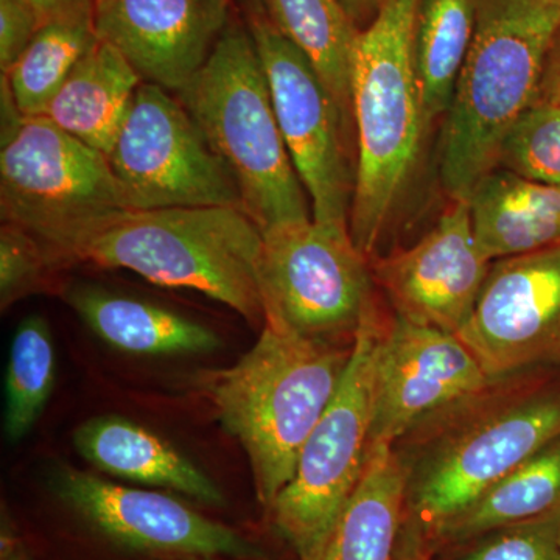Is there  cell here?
Returning a JSON list of instances; mask_svg holds the SVG:
<instances>
[{
	"instance_id": "obj_1",
	"label": "cell",
	"mask_w": 560,
	"mask_h": 560,
	"mask_svg": "<svg viewBox=\"0 0 560 560\" xmlns=\"http://www.w3.org/2000/svg\"><path fill=\"white\" fill-rule=\"evenodd\" d=\"M559 436L560 370L492 378L393 445L405 477V518L429 540L442 523Z\"/></svg>"
},
{
	"instance_id": "obj_2",
	"label": "cell",
	"mask_w": 560,
	"mask_h": 560,
	"mask_svg": "<svg viewBox=\"0 0 560 560\" xmlns=\"http://www.w3.org/2000/svg\"><path fill=\"white\" fill-rule=\"evenodd\" d=\"M353 345L304 337L265 320L237 363L209 372L210 404L248 458L257 500L270 510L348 368Z\"/></svg>"
},
{
	"instance_id": "obj_3",
	"label": "cell",
	"mask_w": 560,
	"mask_h": 560,
	"mask_svg": "<svg viewBox=\"0 0 560 560\" xmlns=\"http://www.w3.org/2000/svg\"><path fill=\"white\" fill-rule=\"evenodd\" d=\"M560 32L556 0H478L477 27L442 130L440 176L452 201L469 200L499 167L501 143L539 97Z\"/></svg>"
},
{
	"instance_id": "obj_4",
	"label": "cell",
	"mask_w": 560,
	"mask_h": 560,
	"mask_svg": "<svg viewBox=\"0 0 560 560\" xmlns=\"http://www.w3.org/2000/svg\"><path fill=\"white\" fill-rule=\"evenodd\" d=\"M419 0H388L360 32L353 54L352 113L357 165L350 234L368 259L378 256L425 136L415 55Z\"/></svg>"
},
{
	"instance_id": "obj_5",
	"label": "cell",
	"mask_w": 560,
	"mask_h": 560,
	"mask_svg": "<svg viewBox=\"0 0 560 560\" xmlns=\"http://www.w3.org/2000/svg\"><path fill=\"white\" fill-rule=\"evenodd\" d=\"M260 250L259 226L241 208L127 210L77 243L68 265L128 270L167 289L198 291L261 327Z\"/></svg>"
},
{
	"instance_id": "obj_6",
	"label": "cell",
	"mask_w": 560,
	"mask_h": 560,
	"mask_svg": "<svg viewBox=\"0 0 560 560\" xmlns=\"http://www.w3.org/2000/svg\"><path fill=\"white\" fill-rule=\"evenodd\" d=\"M175 95L230 167L242 209L260 232L313 219L246 24L230 22L208 62Z\"/></svg>"
},
{
	"instance_id": "obj_7",
	"label": "cell",
	"mask_w": 560,
	"mask_h": 560,
	"mask_svg": "<svg viewBox=\"0 0 560 560\" xmlns=\"http://www.w3.org/2000/svg\"><path fill=\"white\" fill-rule=\"evenodd\" d=\"M0 210L68 267L77 243L131 209L108 156L39 116L2 136Z\"/></svg>"
},
{
	"instance_id": "obj_8",
	"label": "cell",
	"mask_w": 560,
	"mask_h": 560,
	"mask_svg": "<svg viewBox=\"0 0 560 560\" xmlns=\"http://www.w3.org/2000/svg\"><path fill=\"white\" fill-rule=\"evenodd\" d=\"M383 320L377 301L372 302L340 388L302 447L293 478L268 510L300 560H319L363 475L371 445L374 353Z\"/></svg>"
},
{
	"instance_id": "obj_9",
	"label": "cell",
	"mask_w": 560,
	"mask_h": 560,
	"mask_svg": "<svg viewBox=\"0 0 560 560\" xmlns=\"http://www.w3.org/2000/svg\"><path fill=\"white\" fill-rule=\"evenodd\" d=\"M265 320L337 345H353L374 298L371 260L350 230L313 219L261 232Z\"/></svg>"
},
{
	"instance_id": "obj_10",
	"label": "cell",
	"mask_w": 560,
	"mask_h": 560,
	"mask_svg": "<svg viewBox=\"0 0 560 560\" xmlns=\"http://www.w3.org/2000/svg\"><path fill=\"white\" fill-rule=\"evenodd\" d=\"M246 27L259 54L291 161L312 205L313 220L350 230L353 184L345 125L312 62L282 35L265 0L245 2Z\"/></svg>"
},
{
	"instance_id": "obj_11",
	"label": "cell",
	"mask_w": 560,
	"mask_h": 560,
	"mask_svg": "<svg viewBox=\"0 0 560 560\" xmlns=\"http://www.w3.org/2000/svg\"><path fill=\"white\" fill-rule=\"evenodd\" d=\"M108 161L131 210L230 206L237 180L176 95L140 84Z\"/></svg>"
},
{
	"instance_id": "obj_12",
	"label": "cell",
	"mask_w": 560,
	"mask_h": 560,
	"mask_svg": "<svg viewBox=\"0 0 560 560\" xmlns=\"http://www.w3.org/2000/svg\"><path fill=\"white\" fill-rule=\"evenodd\" d=\"M456 337L490 378L560 370V243L492 261Z\"/></svg>"
},
{
	"instance_id": "obj_13",
	"label": "cell",
	"mask_w": 560,
	"mask_h": 560,
	"mask_svg": "<svg viewBox=\"0 0 560 560\" xmlns=\"http://www.w3.org/2000/svg\"><path fill=\"white\" fill-rule=\"evenodd\" d=\"M490 381L456 335L385 316L374 353L371 445L393 447L423 419Z\"/></svg>"
},
{
	"instance_id": "obj_14",
	"label": "cell",
	"mask_w": 560,
	"mask_h": 560,
	"mask_svg": "<svg viewBox=\"0 0 560 560\" xmlns=\"http://www.w3.org/2000/svg\"><path fill=\"white\" fill-rule=\"evenodd\" d=\"M490 265L475 237L469 202L452 201L415 245L371 259V271L393 313L458 335L477 305Z\"/></svg>"
},
{
	"instance_id": "obj_15",
	"label": "cell",
	"mask_w": 560,
	"mask_h": 560,
	"mask_svg": "<svg viewBox=\"0 0 560 560\" xmlns=\"http://www.w3.org/2000/svg\"><path fill=\"white\" fill-rule=\"evenodd\" d=\"M54 486L95 529L136 550L194 558L260 556L241 534L164 493L124 488L72 467L55 471Z\"/></svg>"
},
{
	"instance_id": "obj_16",
	"label": "cell",
	"mask_w": 560,
	"mask_h": 560,
	"mask_svg": "<svg viewBox=\"0 0 560 560\" xmlns=\"http://www.w3.org/2000/svg\"><path fill=\"white\" fill-rule=\"evenodd\" d=\"M231 0H110L95 28L142 77L179 92L208 62L231 22Z\"/></svg>"
},
{
	"instance_id": "obj_17",
	"label": "cell",
	"mask_w": 560,
	"mask_h": 560,
	"mask_svg": "<svg viewBox=\"0 0 560 560\" xmlns=\"http://www.w3.org/2000/svg\"><path fill=\"white\" fill-rule=\"evenodd\" d=\"M73 445L95 469L184 493L208 504H223L224 497L205 471L180 455L153 431L119 416H102L73 431Z\"/></svg>"
},
{
	"instance_id": "obj_18",
	"label": "cell",
	"mask_w": 560,
	"mask_h": 560,
	"mask_svg": "<svg viewBox=\"0 0 560 560\" xmlns=\"http://www.w3.org/2000/svg\"><path fill=\"white\" fill-rule=\"evenodd\" d=\"M471 226L490 260L560 243V187L497 167L478 180L469 200Z\"/></svg>"
},
{
	"instance_id": "obj_19",
	"label": "cell",
	"mask_w": 560,
	"mask_h": 560,
	"mask_svg": "<svg viewBox=\"0 0 560 560\" xmlns=\"http://www.w3.org/2000/svg\"><path fill=\"white\" fill-rule=\"evenodd\" d=\"M142 83L119 49L98 36L55 95L46 117L108 156Z\"/></svg>"
},
{
	"instance_id": "obj_20",
	"label": "cell",
	"mask_w": 560,
	"mask_h": 560,
	"mask_svg": "<svg viewBox=\"0 0 560 560\" xmlns=\"http://www.w3.org/2000/svg\"><path fill=\"white\" fill-rule=\"evenodd\" d=\"M66 301L106 345L138 355H187L220 348L215 331L150 302L94 287H75Z\"/></svg>"
},
{
	"instance_id": "obj_21",
	"label": "cell",
	"mask_w": 560,
	"mask_h": 560,
	"mask_svg": "<svg viewBox=\"0 0 560 560\" xmlns=\"http://www.w3.org/2000/svg\"><path fill=\"white\" fill-rule=\"evenodd\" d=\"M405 517V477L393 447L372 444L363 475L319 560H394Z\"/></svg>"
},
{
	"instance_id": "obj_22",
	"label": "cell",
	"mask_w": 560,
	"mask_h": 560,
	"mask_svg": "<svg viewBox=\"0 0 560 560\" xmlns=\"http://www.w3.org/2000/svg\"><path fill=\"white\" fill-rule=\"evenodd\" d=\"M560 508V436L518 464L431 534V548H455L490 529Z\"/></svg>"
},
{
	"instance_id": "obj_23",
	"label": "cell",
	"mask_w": 560,
	"mask_h": 560,
	"mask_svg": "<svg viewBox=\"0 0 560 560\" xmlns=\"http://www.w3.org/2000/svg\"><path fill=\"white\" fill-rule=\"evenodd\" d=\"M268 14L312 62L340 110L349 142L352 140L353 54L360 31L338 0H265Z\"/></svg>"
},
{
	"instance_id": "obj_24",
	"label": "cell",
	"mask_w": 560,
	"mask_h": 560,
	"mask_svg": "<svg viewBox=\"0 0 560 560\" xmlns=\"http://www.w3.org/2000/svg\"><path fill=\"white\" fill-rule=\"evenodd\" d=\"M478 0H419L412 55L427 128L451 109L474 40Z\"/></svg>"
},
{
	"instance_id": "obj_25",
	"label": "cell",
	"mask_w": 560,
	"mask_h": 560,
	"mask_svg": "<svg viewBox=\"0 0 560 560\" xmlns=\"http://www.w3.org/2000/svg\"><path fill=\"white\" fill-rule=\"evenodd\" d=\"M94 14L46 22L7 73L11 94L24 117L46 116L70 72L97 40Z\"/></svg>"
},
{
	"instance_id": "obj_26",
	"label": "cell",
	"mask_w": 560,
	"mask_h": 560,
	"mask_svg": "<svg viewBox=\"0 0 560 560\" xmlns=\"http://www.w3.org/2000/svg\"><path fill=\"white\" fill-rule=\"evenodd\" d=\"M54 340L47 320L27 316L11 341L5 377V434L11 442L27 436L43 415L57 375Z\"/></svg>"
},
{
	"instance_id": "obj_27",
	"label": "cell",
	"mask_w": 560,
	"mask_h": 560,
	"mask_svg": "<svg viewBox=\"0 0 560 560\" xmlns=\"http://www.w3.org/2000/svg\"><path fill=\"white\" fill-rule=\"evenodd\" d=\"M499 167L560 187V105L536 102L501 143Z\"/></svg>"
},
{
	"instance_id": "obj_28",
	"label": "cell",
	"mask_w": 560,
	"mask_h": 560,
	"mask_svg": "<svg viewBox=\"0 0 560 560\" xmlns=\"http://www.w3.org/2000/svg\"><path fill=\"white\" fill-rule=\"evenodd\" d=\"M455 548L456 560H560V508L490 529Z\"/></svg>"
},
{
	"instance_id": "obj_29",
	"label": "cell",
	"mask_w": 560,
	"mask_h": 560,
	"mask_svg": "<svg viewBox=\"0 0 560 560\" xmlns=\"http://www.w3.org/2000/svg\"><path fill=\"white\" fill-rule=\"evenodd\" d=\"M60 265L27 231L2 221L0 228V308L46 291Z\"/></svg>"
},
{
	"instance_id": "obj_30",
	"label": "cell",
	"mask_w": 560,
	"mask_h": 560,
	"mask_svg": "<svg viewBox=\"0 0 560 560\" xmlns=\"http://www.w3.org/2000/svg\"><path fill=\"white\" fill-rule=\"evenodd\" d=\"M43 25L38 13L22 0H0V72L16 65Z\"/></svg>"
},
{
	"instance_id": "obj_31",
	"label": "cell",
	"mask_w": 560,
	"mask_h": 560,
	"mask_svg": "<svg viewBox=\"0 0 560 560\" xmlns=\"http://www.w3.org/2000/svg\"><path fill=\"white\" fill-rule=\"evenodd\" d=\"M38 13L43 24L60 20V18L81 16L94 14L95 0H22Z\"/></svg>"
},
{
	"instance_id": "obj_32",
	"label": "cell",
	"mask_w": 560,
	"mask_h": 560,
	"mask_svg": "<svg viewBox=\"0 0 560 560\" xmlns=\"http://www.w3.org/2000/svg\"><path fill=\"white\" fill-rule=\"evenodd\" d=\"M430 551H433V548L422 530L404 517L394 560H422Z\"/></svg>"
},
{
	"instance_id": "obj_33",
	"label": "cell",
	"mask_w": 560,
	"mask_h": 560,
	"mask_svg": "<svg viewBox=\"0 0 560 560\" xmlns=\"http://www.w3.org/2000/svg\"><path fill=\"white\" fill-rule=\"evenodd\" d=\"M537 102L559 103L560 105V32L552 44L550 54H548L547 62H545Z\"/></svg>"
},
{
	"instance_id": "obj_34",
	"label": "cell",
	"mask_w": 560,
	"mask_h": 560,
	"mask_svg": "<svg viewBox=\"0 0 560 560\" xmlns=\"http://www.w3.org/2000/svg\"><path fill=\"white\" fill-rule=\"evenodd\" d=\"M359 31H364L378 16L388 0H338Z\"/></svg>"
},
{
	"instance_id": "obj_35",
	"label": "cell",
	"mask_w": 560,
	"mask_h": 560,
	"mask_svg": "<svg viewBox=\"0 0 560 560\" xmlns=\"http://www.w3.org/2000/svg\"><path fill=\"white\" fill-rule=\"evenodd\" d=\"M0 560H25L20 541L5 525H3L2 537H0Z\"/></svg>"
},
{
	"instance_id": "obj_36",
	"label": "cell",
	"mask_w": 560,
	"mask_h": 560,
	"mask_svg": "<svg viewBox=\"0 0 560 560\" xmlns=\"http://www.w3.org/2000/svg\"><path fill=\"white\" fill-rule=\"evenodd\" d=\"M110 3V0H95V14L98 13V11L105 9V7H108Z\"/></svg>"
},
{
	"instance_id": "obj_37",
	"label": "cell",
	"mask_w": 560,
	"mask_h": 560,
	"mask_svg": "<svg viewBox=\"0 0 560 560\" xmlns=\"http://www.w3.org/2000/svg\"><path fill=\"white\" fill-rule=\"evenodd\" d=\"M431 552L433 551H430L429 555H425V558H423L422 560H431Z\"/></svg>"
},
{
	"instance_id": "obj_38",
	"label": "cell",
	"mask_w": 560,
	"mask_h": 560,
	"mask_svg": "<svg viewBox=\"0 0 560 560\" xmlns=\"http://www.w3.org/2000/svg\"><path fill=\"white\" fill-rule=\"evenodd\" d=\"M231 2H234V0H231ZM242 2H248V0H242Z\"/></svg>"
},
{
	"instance_id": "obj_39",
	"label": "cell",
	"mask_w": 560,
	"mask_h": 560,
	"mask_svg": "<svg viewBox=\"0 0 560 560\" xmlns=\"http://www.w3.org/2000/svg\"><path fill=\"white\" fill-rule=\"evenodd\" d=\"M556 2H559V3H560V0H556Z\"/></svg>"
}]
</instances>
